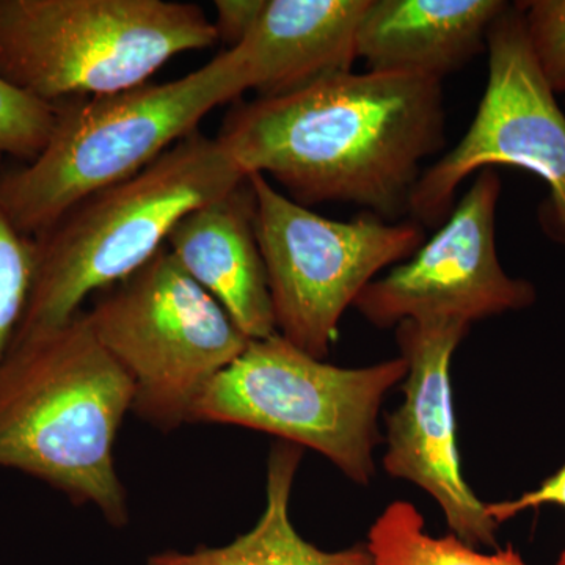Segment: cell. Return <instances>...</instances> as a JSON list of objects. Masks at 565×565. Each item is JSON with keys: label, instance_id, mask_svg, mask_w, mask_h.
Segmentation results:
<instances>
[{"label": "cell", "instance_id": "obj_1", "mask_svg": "<svg viewBox=\"0 0 565 565\" xmlns=\"http://www.w3.org/2000/svg\"><path fill=\"white\" fill-rule=\"evenodd\" d=\"M247 178L270 177L302 206L355 203L408 214L423 163L444 150V79L412 71L326 74L237 104L217 137Z\"/></svg>", "mask_w": 565, "mask_h": 565}, {"label": "cell", "instance_id": "obj_2", "mask_svg": "<svg viewBox=\"0 0 565 565\" xmlns=\"http://www.w3.org/2000/svg\"><path fill=\"white\" fill-rule=\"evenodd\" d=\"M132 401L131 379L84 311L18 340L0 364V468L93 505L114 527L128 525L114 449Z\"/></svg>", "mask_w": 565, "mask_h": 565}, {"label": "cell", "instance_id": "obj_3", "mask_svg": "<svg viewBox=\"0 0 565 565\" xmlns=\"http://www.w3.org/2000/svg\"><path fill=\"white\" fill-rule=\"evenodd\" d=\"M252 90L241 46L166 84L57 104L39 158L0 178V207L22 234L40 237L88 196L136 177L196 132L222 104Z\"/></svg>", "mask_w": 565, "mask_h": 565}, {"label": "cell", "instance_id": "obj_4", "mask_svg": "<svg viewBox=\"0 0 565 565\" xmlns=\"http://www.w3.org/2000/svg\"><path fill=\"white\" fill-rule=\"evenodd\" d=\"M245 180L217 139L193 132L136 177L77 204L36 237L35 282L14 343L68 322L90 294L150 263L189 212Z\"/></svg>", "mask_w": 565, "mask_h": 565}, {"label": "cell", "instance_id": "obj_5", "mask_svg": "<svg viewBox=\"0 0 565 565\" xmlns=\"http://www.w3.org/2000/svg\"><path fill=\"white\" fill-rule=\"evenodd\" d=\"M217 41L214 21L192 3L0 0V74L50 104L131 90Z\"/></svg>", "mask_w": 565, "mask_h": 565}, {"label": "cell", "instance_id": "obj_6", "mask_svg": "<svg viewBox=\"0 0 565 565\" xmlns=\"http://www.w3.org/2000/svg\"><path fill=\"white\" fill-rule=\"evenodd\" d=\"M403 356L367 367L315 359L280 333L252 340L193 405L191 422L228 424L315 449L359 486L375 473L377 416L407 375Z\"/></svg>", "mask_w": 565, "mask_h": 565}, {"label": "cell", "instance_id": "obj_7", "mask_svg": "<svg viewBox=\"0 0 565 565\" xmlns=\"http://www.w3.org/2000/svg\"><path fill=\"white\" fill-rule=\"evenodd\" d=\"M85 318L131 379V412L166 434L191 422L207 385L252 341L166 247Z\"/></svg>", "mask_w": 565, "mask_h": 565}, {"label": "cell", "instance_id": "obj_8", "mask_svg": "<svg viewBox=\"0 0 565 565\" xmlns=\"http://www.w3.org/2000/svg\"><path fill=\"white\" fill-rule=\"evenodd\" d=\"M247 181L277 333L326 360L344 311L379 273L415 255L426 241L423 225L386 222L370 211L333 221L278 192L263 174Z\"/></svg>", "mask_w": 565, "mask_h": 565}, {"label": "cell", "instance_id": "obj_9", "mask_svg": "<svg viewBox=\"0 0 565 565\" xmlns=\"http://www.w3.org/2000/svg\"><path fill=\"white\" fill-rule=\"evenodd\" d=\"M487 51L489 77L478 111L459 143L424 170L412 193V221L438 228L470 174L511 166L548 185L539 222L550 239L565 247V115L534 61L516 3L490 25Z\"/></svg>", "mask_w": 565, "mask_h": 565}, {"label": "cell", "instance_id": "obj_10", "mask_svg": "<svg viewBox=\"0 0 565 565\" xmlns=\"http://www.w3.org/2000/svg\"><path fill=\"white\" fill-rule=\"evenodd\" d=\"M501 189L500 174L481 170L437 233L356 297L353 307L359 313L379 329L404 321L471 326L533 305L534 286L509 277L498 259Z\"/></svg>", "mask_w": 565, "mask_h": 565}, {"label": "cell", "instance_id": "obj_11", "mask_svg": "<svg viewBox=\"0 0 565 565\" xmlns=\"http://www.w3.org/2000/svg\"><path fill=\"white\" fill-rule=\"evenodd\" d=\"M470 326L457 321H404L396 327L407 375L404 403L386 415L384 468L437 501L451 534L465 544L497 546L498 523L467 484L456 441L451 362Z\"/></svg>", "mask_w": 565, "mask_h": 565}, {"label": "cell", "instance_id": "obj_12", "mask_svg": "<svg viewBox=\"0 0 565 565\" xmlns=\"http://www.w3.org/2000/svg\"><path fill=\"white\" fill-rule=\"evenodd\" d=\"M167 244L185 273L225 308L248 340L277 333L247 180L228 195L189 212Z\"/></svg>", "mask_w": 565, "mask_h": 565}, {"label": "cell", "instance_id": "obj_13", "mask_svg": "<svg viewBox=\"0 0 565 565\" xmlns=\"http://www.w3.org/2000/svg\"><path fill=\"white\" fill-rule=\"evenodd\" d=\"M501 0H370L356 31V58L370 70L445 79L487 50Z\"/></svg>", "mask_w": 565, "mask_h": 565}, {"label": "cell", "instance_id": "obj_14", "mask_svg": "<svg viewBox=\"0 0 565 565\" xmlns=\"http://www.w3.org/2000/svg\"><path fill=\"white\" fill-rule=\"evenodd\" d=\"M370 0H267L255 28L237 44L258 96L302 87L352 70L356 31Z\"/></svg>", "mask_w": 565, "mask_h": 565}, {"label": "cell", "instance_id": "obj_15", "mask_svg": "<svg viewBox=\"0 0 565 565\" xmlns=\"http://www.w3.org/2000/svg\"><path fill=\"white\" fill-rule=\"evenodd\" d=\"M302 456L303 449L288 441L273 446L267 460L266 508L250 531L222 546L166 550L150 556L147 565H373L364 544L326 552L297 533L289 501Z\"/></svg>", "mask_w": 565, "mask_h": 565}, {"label": "cell", "instance_id": "obj_16", "mask_svg": "<svg viewBox=\"0 0 565 565\" xmlns=\"http://www.w3.org/2000/svg\"><path fill=\"white\" fill-rule=\"evenodd\" d=\"M366 548L373 565H527L512 546L481 553L455 534L434 537L422 512L408 501H393L375 519Z\"/></svg>", "mask_w": 565, "mask_h": 565}, {"label": "cell", "instance_id": "obj_17", "mask_svg": "<svg viewBox=\"0 0 565 565\" xmlns=\"http://www.w3.org/2000/svg\"><path fill=\"white\" fill-rule=\"evenodd\" d=\"M39 264L35 237L22 234L0 207V364L9 355L31 302Z\"/></svg>", "mask_w": 565, "mask_h": 565}, {"label": "cell", "instance_id": "obj_18", "mask_svg": "<svg viewBox=\"0 0 565 565\" xmlns=\"http://www.w3.org/2000/svg\"><path fill=\"white\" fill-rule=\"evenodd\" d=\"M57 104L41 102L0 74V156L32 162L50 141Z\"/></svg>", "mask_w": 565, "mask_h": 565}, {"label": "cell", "instance_id": "obj_19", "mask_svg": "<svg viewBox=\"0 0 565 565\" xmlns=\"http://www.w3.org/2000/svg\"><path fill=\"white\" fill-rule=\"evenodd\" d=\"M530 50L555 93H565V0L516 2Z\"/></svg>", "mask_w": 565, "mask_h": 565}, {"label": "cell", "instance_id": "obj_20", "mask_svg": "<svg viewBox=\"0 0 565 565\" xmlns=\"http://www.w3.org/2000/svg\"><path fill=\"white\" fill-rule=\"evenodd\" d=\"M267 0H217L214 2L217 18L214 21L218 41L230 47L243 43L262 17Z\"/></svg>", "mask_w": 565, "mask_h": 565}, {"label": "cell", "instance_id": "obj_21", "mask_svg": "<svg viewBox=\"0 0 565 565\" xmlns=\"http://www.w3.org/2000/svg\"><path fill=\"white\" fill-rule=\"evenodd\" d=\"M544 504H559L565 508V465L552 478L533 492L522 494L516 500L500 501V503L487 504V512L498 525L514 519L520 512L535 509ZM557 565H565V550L561 553Z\"/></svg>", "mask_w": 565, "mask_h": 565}]
</instances>
